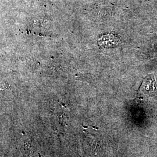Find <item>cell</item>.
Wrapping results in <instances>:
<instances>
[{
    "mask_svg": "<svg viewBox=\"0 0 157 157\" xmlns=\"http://www.w3.org/2000/svg\"><path fill=\"white\" fill-rule=\"evenodd\" d=\"M109 36H103L101 40L99 41L101 45H103L105 43H107V41L109 42V44H110V46L111 45H113L114 44H116L117 42V40H115V36H112V38L110 40H109Z\"/></svg>",
    "mask_w": 157,
    "mask_h": 157,
    "instance_id": "1",
    "label": "cell"
}]
</instances>
